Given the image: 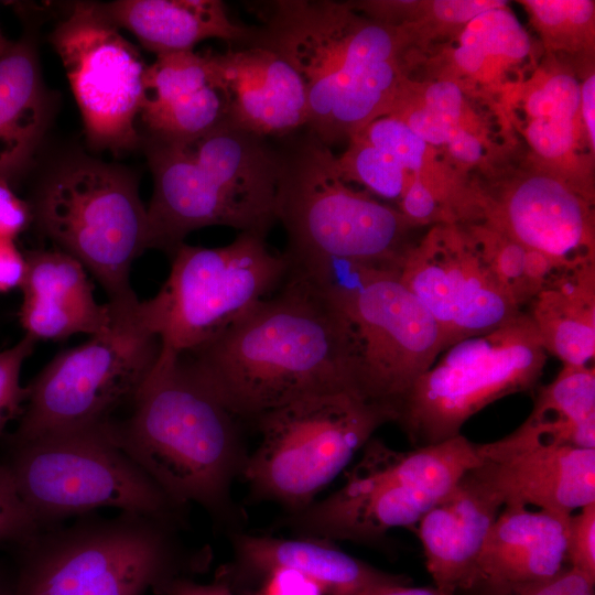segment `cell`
<instances>
[{
    "mask_svg": "<svg viewBox=\"0 0 595 595\" xmlns=\"http://www.w3.org/2000/svg\"><path fill=\"white\" fill-rule=\"evenodd\" d=\"M182 356L238 419L256 421L313 396H361L343 317L310 277L290 267L277 291Z\"/></svg>",
    "mask_w": 595,
    "mask_h": 595,
    "instance_id": "obj_1",
    "label": "cell"
},
{
    "mask_svg": "<svg viewBox=\"0 0 595 595\" xmlns=\"http://www.w3.org/2000/svg\"><path fill=\"white\" fill-rule=\"evenodd\" d=\"M237 419L182 355L159 354L113 441L177 506L234 520L231 486L245 453Z\"/></svg>",
    "mask_w": 595,
    "mask_h": 595,
    "instance_id": "obj_2",
    "label": "cell"
},
{
    "mask_svg": "<svg viewBox=\"0 0 595 595\" xmlns=\"http://www.w3.org/2000/svg\"><path fill=\"white\" fill-rule=\"evenodd\" d=\"M255 44L283 56L300 75L309 132L331 145L386 115L401 86L402 35L359 18L350 4L280 0L267 4Z\"/></svg>",
    "mask_w": 595,
    "mask_h": 595,
    "instance_id": "obj_3",
    "label": "cell"
},
{
    "mask_svg": "<svg viewBox=\"0 0 595 595\" xmlns=\"http://www.w3.org/2000/svg\"><path fill=\"white\" fill-rule=\"evenodd\" d=\"M142 142L153 176L150 248L171 255L208 226L266 237L278 221L280 153L266 139L226 120L190 141Z\"/></svg>",
    "mask_w": 595,
    "mask_h": 595,
    "instance_id": "obj_4",
    "label": "cell"
},
{
    "mask_svg": "<svg viewBox=\"0 0 595 595\" xmlns=\"http://www.w3.org/2000/svg\"><path fill=\"white\" fill-rule=\"evenodd\" d=\"M75 518L17 547L10 595H144L207 563L165 520L128 511Z\"/></svg>",
    "mask_w": 595,
    "mask_h": 595,
    "instance_id": "obj_5",
    "label": "cell"
},
{
    "mask_svg": "<svg viewBox=\"0 0 595 595\" xmlns=\"http://www.w3.org/2000/svg\"><path fill=\"white\" fill-rule=\"evenodd\" d=\"M290 266L310 277L343 317L359 393L390 409L397 420L412 385L441 354L430 313L401 281L397 266L343 259Z\"/></svg>",
    "mask_w": 595,
    "mask_h": 595,
    "instance_id": "obj_6",
    "label": "cell"
},
{
    "mask_svg": "<svg viewBox=\"0 0 595 595\" xmlns=\"http://www.w3.org/2000/svg\"><path fill=\"white\" fill-rule=\"evenodd\" d=\"M479 464L476 444L462 434L408 451L372 436L337 490L290 512L286 521L300 537L378 542L392 529L415 527Z\"/></svg>",
    "mask_w": 595,
    "mask_h": 595,
    "instance_id": "obj_7",
    "label": "cell"
},
{
    "mask_svg": "<svg viewBox=\"0 0 595 595\" xmlns=\"http://www.w3.org/2000/svg\"><path fill=\"white\" fill-rule=\"evenodd\" d=\"M31 206L41 231L94 275L111 307L138 304L130 271L150 242L148 212L133 174L96 159L73 158L46 176Z\"/></svg>",
    "mask_w": 595,
    "mask_h": 595,
    "instance_id": "obj_8",
    "label": "cell"
},
{
    "mask_svg": "<svg viewBox=\"0 0 595 595\" xmlns=\"http://www.w3.org/2000/svg\"><path fill=\"white\" fill-rule=\"evenodd\" d=\"M109 421L30 441L7 442L3 461L40 528L106 507L182 527L186 509L174 504L119 447L109 433Z\"/></svg>",
    "mask_w": 595,
    "mask_h": 595,
    "instance_id": "obj_9",
    "label": "cell"
},
{
    "mask_svg": "<svg viewBox=\"0 0 595 595\" xmlns=\"http://www.w3.org/2000/svg\"><path fill=\"white\" fill-rule=\"evenodd\" d=\"M277 217L290 264L343 259L397 266L410 246L412 225L399 209L350 188L337 156L310 132L280 154Z\"/></svg>",
    "mask_w": 595,
    "mask_h": 595,
    "instance_id": "obj_10",
    "label": "cell"
},
{
    "mask_svg": "<svg viewBox=\"0 0 595 595\" xmlns=\"http://www.w3.org/2000/svg\"><path fill=\"white\" fill-rule=\"evenodd\" d=\"M394 413L350 391L304 398L256 420L260 442L241 476L251 495L290 512L312 504Z\"/></svg>",
    "mask_w": 595,
    "mask_h": 595,
    "instance_id": "obj_11",
    "label": "cell"
},
{
    "mask_svg": "<svg viewBox=\"0 0 595 595\" xmlns=\"http://www.w3.org/2000/svg\"><path fill=\"white\" fill-rule=\"evenodd\" d=\"M169 277L136 315L156 335L161 353L183 355L220 335L277 291L289 272L285 253L266 237L240 232L227 246L183 242L171 255Z\"/></svg>",
    "mask_w": 595,
    "mask_h": 595,
    "instance_id": "obj_12",
    "label": "cell"
},
{
    "mask_svg": "<svg viewBox=\"0 0 595 595\" xmlns=\"http://www.w3.org/2000/svg\"><path fill=\"white\" fill-rule=\"evenodd\" d=\"M137 305H109L113 322L107 332L62 350L25 386L24 411L6 442L99 425L131 404L161 349L159 337L136 316Z\"/></svg>",
    "mask_w": 595,
    "mask_h": 595,
    "instance_id": "obj_13",
    "label": "cell"
},
{
    "mask_svg": "<svg viewBox=\"0 0 595 595\" xmlns=\"http://www.w3.org/2000/svg\"><path fill=\"white\" fill-rule=\"evenodd\" d=\"M547 351L526 312L440 354L404 397L394 423L412 447L444 442L490 403L538 383Z\"/></svg>",
    "mask_w": 595,
    "mask_h": 595,
    "instance_id": "obj_14",
    "label": "cell"
},
{
    "mask_svg": "<svg viewBox=\"0 0 595 595\" xmlns=\"http://www.w3.org/2000/svg\"><path fill=\"white\" fill-rule=\"evenodd\" d=\"M101 3L78 1L50 35L79 107L87 141L97 150H132L148 65Z\"/></svg>",
    "mask_w": 595,
    "mask_h": 595,
    "instance_id": "obj_15",
    "label": "cell"
},
{
    "mask_svg": "<svg viewBox=\"0 0 595 595\" xmlns=\"http://www.w3.org/2000/svg\"><path fill=\"white\" fill-rule=\"evenodd\" d=\"M401 281L434 320L441 353L491 332L523 311L500 284L469 229L441 225L397 263Z\"/></svg>",
    "mask_w": 595,
    "mask_h": 595,
    "instance_id": "obj_16",
    "label": "cell"
},
{
    "mask_svg": "<svg viewBox=\"0 0 595 595\" xmlns=\"http://www.w3.org/2000/svg\"><path fill=\"white\" fill-rule=\"evenodd\" d=\"M486 221L522 246L566 264L595 261L591 196L553 175L528 176L498 199H483Z\"/></svg>",
    "mask_w": 595,
    "mask_h": 595,
    "instance_id": "obj_17",
    "label": "cell"
},
{
    "mask_svg": "<svg viewBox=\"0 0 595 595\" xmlns=\"http://www.w3.org/2000/svg\"><path fill=\"white\" fill-rule=\"evenodd\" d=\"M502 507L482 462L423 515L415 530L436 587L453 595L472 587L485 541Z\"/></svg>",
    "mask_w": 595,
    "mask_h": 595,
    "instance_id": "obj_18",
    "label": "cell"
},
{
    "mask_svg": "<svg viewBox=\"0 0 595 595\" xmlns=\"http://www.w3.org/2000/svg\"><path fill=\"white\" fill-rule=\"evenodd\" d=\"M214 61L229 122L263 139L307 126L303 82L279 53L251 44L214 53Z\"/></svg>",
    "mask_w": 595,
    "mask_h": 595,
    "instance_id": "obj_19",
    "label": "cell"
},
{
    "mask_svg": "<svg viewBox=\"0 0 595 595\" xmlns=\"http://www.w3.org/2000/svg\"><path fill=\"white\" fill-rule=\"evenodd\" d=\"M139 118L148 137L190 141L227 120L214 53L158 55L144 75Z\"/></svg>",
    "mask_w": 595,
    "mask_h": 595,
    "instance_id": "obj_20",
    "label": "cell"
},
{
    "mask_svg": "<svg viewBox=\"0 0 595 595\" xmlns=\"http://www.w3.org/2000/svg\"><path fill=\"white\" fill-rule=\"evenodd\" d=\"M20 323L35 340H62L77 334L107 332L113 322L108 304H99L87 270L60 249L24 252Z\"/></svg>",
    "mask_w": 595,
    "mask_h": 595,
    "instance_id": "obj_21",
    "label": "cell"
},
{
    "mask_svg": "<svg viewBox=\"0 0 595 595\" xmlns=\"http://www.w3.org/2000/svg\"><path fill=\"white\" fill-rule=\"evenodd\" d=\"M483 464L504 507L572 515L595 502V448L534 446Z\"/></svg>",
    "mask_w": 595,
    "mask_h": 595,
    "instance_id": "obj_22",
    "label": "cell"
},
{
    "mask_svg": "<svg viewBox=\"0 0 595 595\" xmlns=\"http://www.w3.org/2000/svg\"><path fill=\"white\" fill-rule=\"evenodd\" d=\"M232 548V575L267 576L277 569H289L313 580L325 595H358L380 585L410 583L407 576L378 570L333 541L317 538L235 533Z\"/></svg>",
    "mask_w": 595,
    "mask_h": 595,
    "instance_id": "obj_23",
    "label": "cell"
},
{
    "mask_svg": "<svg viewBox=\"0 0 595 595\" xmlns=\"http://www.w3.org/2000/svg\"><path fill=\"white\" fill-rule=\"evenodd\" d=\"M570 516L502 507L485 541L472 586L532 583L556 576L567 565Z\"/></svg>",
    "mask_w": 595,
    "mask_h": 595,
    "instance_id": "obj_24",
    "label": "cell"
},
{
    "mask_svg": "<svg viewBox=\"0 0 595 595\" xmlns=\"http://www.w3.org/2000/svg\"><path fill=\"white\" fill-rule=\"evenodd\" d=\"M101 7L119 29L131 32L156 56L193 51L208 39L247 46L258 36V28L231 20L219 0H117Z\"/></svg>",
    "mask_w": 595,
    "mask_h": 595,
    "instance_id": "obj_25",
    "label": "cell"
},
{
    "mask_svg": "<svg viewBox=\"0 0 595 595\" xmlns=\"http://www.w3.org/2000/svg\"><path fill=\"white\" fill-rule=\"evenodd\" d=\"M595 448V368L563 366L537 393L526 421L507 436L476 444L482 461L534 446Z\"/></svg>",
    "mask_w": 595,
    "mask_h": 595,
    "instance_id": "obj_26",
    "label": "cell"
},
{
    "mask_svg": "<svg viewBox=\"0 0 595 595\" xmlns=\"http://www.w3.org/2000/svg\"><path fill=\"white\" fill-rule=\"evenodd\" d=\"M52 104L30 40L0 55V175L11 178L34 156L48 126Z\"/></svg>",
    "mask_w": 595,
    "mask_h": 595,
    "instance_id": "obj_27",
    "label": "cell"
},
{
    "mask_svg": "<svg viewBox=\"0 0 595 595\" xmlns=\"http://www.w3.org/2000/svg\"><path fill=\"white\" fill-rule=\"evenodd\" d=\"M526 312L548 354L563 366L595 356V261L570 266L548 282Z\"/></svg>",
    "mask_w": 595,
    "mask_h": 595,
    "instance_id": "obj_28",
    "label": "cell"
},
{
    "mask_svg": "<svg viewBox=\"0 0 595 595\" xmlns=\"http://www.w3.org/2000/svg\"><path fill=\"white\" fill-rule=\"evenodd\" d=\"M468 229L494 274L521 310L558 273L573 266L522 246L487 221Z\"/></svg>",
    "mask_w": 595,
    "mask_h": 595,
    "instance_id": "obj_29",
    "label": "cell"
},
{
    "mask_svg": "<svg viewBox=\"0 0 595 595\" xmlns=\"http://www.w3.org/2000/svg\"><path fill=\"white\" fill-rule=\"evenodd\" d=\"M337 165L345 181H356L387 199L399 202L410 181L409 173L392 156L358 134L350 138V145L337 158Z\"/></svg>",
    "mask_w": 595,
    "mask_h": 595,
    "instance_id": "obj_30",
    "label": "cell"
},
{
    "mask_svg": "<svg viewBox=\"0 0 595 595\" xmlns=\"http://www.w3.org/2000/svg\"><path fill=\"white\" fill-rule=\"evenodd\" d=\"M458 44L478 47L487 60L520 61L530 51L528 33L506 6L485 11L466 23Z\"/></svg>",
    "mask_w": 595,
    "mask_h": 595,
    "instance_id": "obj_31",
    "label": "cell"
},
{
    "mask_svg": "<svg viewBox=\"0 0 595 595\" xmlns=\"http://www.w3.org/2000/svg\"><path fill=\"white\" fill-rule=\"evenodd\" d=\"M356 134L392 156L407 172L421 170L428 144L402 119L383 115Z\"/></svg>",
    "mask_w": 595,
    "mask_h": 595,
    "instance_id": "obj_32",
    "label": "cell"
},
{
    "mask_svg": "<svg viewBox=\"0 0 595 595\" xmlns=\"http://www.w3.org/2000/svg\"><path fill=\"white\" fill-rule=\"evenodd\" d=\"M35 343L24 334L12 347L0 351V439L8 424L19 420L24 411L26 388L21 386L20 374Z\"/></svg>",
    "mask_w": 595,
    "mask_h": 595,
    "instance_id": "obj_33",
    "label": "cell"
},
{
    "mask_svg": "<svg viewBox=\"0 0 595 595\" xmlns=\"http://www.w3.org/2000/svg\"><path fill=\"white\" fill-rule=\"evenodd\" d=\"M40 530L18 493L8 465L0 459V545H22Z\"/></svg>",
    "mask_w": 595,
    "mask_h": 595,
    "instance_id": "obj_34",
    "label": "cell"
},
{
    "mask_svg": "<svg viewBox=\"0 0 595 595\" xmlns=\"http://www.w3.org/2000/svg\"><path fill=\"white\" fill-rule=\"evenodd\" d=\"M466 595H595V582L566 565L556 576L532 583L476 584Z\"/></svg>",
    "mask_w": 595,
    "mask_h": 595,
    "instance_id": "obj_35",
    "label": "cell"
},
{
    "mask_svg": "<svg viewBox=\"0 0 595 595\" xmlns=\"http://www.w3.org/2000/svg\"><path fill=\"white\" fill-rule=\"evenodd\" d=\"M566 564L595 582V502L570 516Z\"/></svg>",
    "mask_w": 595,
    "mask_h": 595,
    "instance_id": "obj_36",
    "label": "cell"
},
{
    "mask_svg": "<svg viewBox=\"0 0 595 595\" xmlns=\"http://www.w3.org/2000/svg\"><path fill=\"white\" fill-rule=\"evenodd\" d=\"M531 148L545 159H559L570 153L575 143V119H531L524 129Z\"/></svg>",
    "mask_w": 595,
    "mask_h": 595,
    "instance_id": "obj_37",
    "label": "cell"
},
{
    "mask_svg": "<svg viewBox=\"0 0 595 595\" xmlns=\"http://www.w3.org/2000/svg\"><path fill=\"white\" fill-rule=\"evenodd\" d=\"M386 115L402 119L426 144H446L459 126H453L424 106L414 108L393 104Z\"/></svg>",
    "mask_w": 595,
    "mask_h": 595,
    "instance_id": "obj_38",
    "label": "cell"
},
{
    "mask_svg": "<svg viewBox=\"0 0 595 595\" xmlns=\"http://www.w3.org/2000/svg\"><path fill=\"white\" fill-rule=\"evenodd\" d=\"M10 180L0 175V239L15 240L33 220L32 206L20 198Z\"/></svg>",
    "mask_w": 595,
    "mask_h": 595,
    "instance_id": "obj_39",
    "label": "cell"
},
{
    "mask_svg": "<svg viewBox=\"0 0 595 595\" xmlns=\"http://www.w3.org/2000/svg\"><path fill=\"white\" fill-rule=\"evenodd\" d=\"M423 106L453 126H461L463 94L457 84L441 80L430 85L424 93Z\"/></svg>",
    "mask_w": 595,
    "mask_h": 595,
    "instance_id": "obj_40",
    "label": "cell"
},
{
    "mask_svg": "<svg viewBox=\"0 0 595 595\" xmlns=\"http://www.w3.org/2000/svg\"><path fill=\"white\" fill-rule=\"evenodd\" d=\"M262 595H325L310 577L289 569L269 573Z\"/></svg>",
    "mask_w": 595,
    "mask_h": 595,
    "instance_id": "obj_41",
    "label": "cell"
},
{
    "mask_svg": "<svg viewBox=\"0 0 595 595\" xmlns=\"http://www.w3.org/2000/svg\"><path fill=\"white\" fill-rule=\"evenodd\" d=\"M505 3L493 0H439L433 2V12L443 22L466 24L480 13L504 7Z\"/></svg>",
    "mask_w": 595,
    "mask_h": 595,
    "instance_id": "obj_42",
    "label": "cell"
},
{
    "mask_svg": "<svg viewBox=\"0 0 595 595\" xmlns=\"http://www.w3.org/2000/svg\"><path fill=\"white\" fill-rule=\"evenodd\" d=\"M25 271V255L14 240L0 239V293L21 289Z\"/></svg>",
    "mask_w": 595,
    "mask_h": 595,
    "instance_id": "obj_43",
    "label": "cell"
},
{
    "mask_svg": "<svg viewBox=\"0 0 595 595\" xmlns=\"http://www.w3.org/2000/svg\"><path fill=\"white\" fill-rule=\"evenodd\" d=\"M158 595H235L230 585L223 580L213 583H198L191 576L173 578L155 592Z\"/></svg>",
    "mask_w": 595,
    "mask_h": 595,
    "instance_id": "obj_44",
    "label": "cell"
},
{
    "mask_svg": "<svg viewBox=\"0 0 595 595\" xmlns=\"http://www.w3.org/2000/svg\"><path fill=\"white\" fill-rule=\"evenodd\" d=\"M526 4L543 28L555 29L566 24L573 25L569 19L570 1L530 0L526 1Z\"/></svg>",
    "mask_w": 595,
    "mask_h": 595,
    "instance_id": "obj_45",
    "label": "cell"
},
{
    "mask_svg": "<svg viewBox=\"0 0 595 595\" xmlns=\"http://www.w3.org/2000/svg\"><path fill=\"white\" fill-rule=\"evenodd\" d=\"M446 145L455 159L466 163L478 161L483 154L480 141L462 126L454 130Z\"/></svg>",
    "mask_w": 595,
    "mask_h": 595,
    "instance_id": "obj_46",
    "label": "cell"
},
{
    "mask_svg": "<svg viewBox=\"0 0 595 595\" xmlns=\"http://www.w3.org/2000/svg\"><path fill=\"white\" fill-rule=\"evenodd\" d=\"M580 111L584 120L588 142L595 145V76L589 75L581 85Z\"/></svg>",
    "mask_w": 595,
    "mask_h": 595,
    "instance_id": "obj_47",
    "label": "cell"
},
{
    "mask_svg": "<svg viewBox=\"0 0 595 595\" xmlns=\"http://www.w3.org/2000/svg\"><path fill=\"white\" fill-rule=\"evenodd\" d=\"M410 583H393L376 586L358 595H453L435 585L410 586Z\"/></svg>",
    "mask_w": 595,
    "mask_h": 595,
    "instance_id": "obj_48",
    "label": "cell"
},
{
    "mask_svg": "<svg viewBox=\"0 0 595 595\" xmlns=\"http://www.w3.org/2000/svg\"><path fill=\"white\" fill-rule=\"evenodd\" d=\"M454 61L462 71L472 75L482 72L488 62L478 47L463 44H458L455 48Z\"/></svg>",
    "mask_w": 595,
    "mask_h": 595,
    "instance_id": "obj_49",
    "label": "cell"
},
{
    "mask_svg": "<svg viewBox=\"0 0 595 595\" xmlns=\"http://www.w3.org/2000/svg\"><path fill=\"white\" fill-rule=\"evenodd\" d=\"M12 587V578L9 577L0 569V595H10Z\"/></svg>",
    "mask_w": 595,
    "mask_h": 595,
    "instance_id": "obj_50",
    "label": "cell"
},
{
    "mask_svg": "<svg viewBox=\"0 0 595 595\" xmlns=\"http://www.w3.org/2000/svg\"><path fill=\"white\" fill-rule=\"evenodd\" d=\"M12 43L13 42H10L4 37V35L2 34L1 29H0V55L6 53L10 48Z\"/></svg>",
    "mask_w": 595,
    "mask_h": 595,
    "instance_id": "obj_51",
    "label": "cell"
}]
</instances>
